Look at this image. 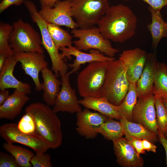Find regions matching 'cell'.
I'll return each instance as SVG.
<instances>
[{
	"instance_id": "18",
	"label": "cell",
	"mask_w": 167,
	"mask_h": 167,
	"mask_svg": "<svg viewBox=\"0 0 167 167\" xmlns=\"http://www.w3.org/2000/svg\"><path fill=\"white\" fill-rule=\"evenodd\" d=\"M157 62L155 52L148 54L143 72L136 84L138 98L144 97L153 94V87Z\"/></svg>"
},
{
	"instance_id": "3",
	"label": "cell",
	"mask_w": 167,
	"mask_h": 167,
	"mask_svg": "<svg viewBox=\"0 0 167 167\" xmlns=\"http://www.w3.org/2000/svg\"><path fill=\"white\" fill-rule=\"evenodd\" d=\"M129 84L125 70L120 60L115 59L109 62L100 97L118 106L127 94Z\"/></svg>"
},
{
	"instance_id": "7",
	"label": "cell",
	"mask_w": 167,
	"mask_h": 167,
	"mask_svg": "<svg viewBox=\"0 0 167 167\" xmlns=\"http://www.w3.org/2000/svg\"><path fill=\"white\" fill-rule=\"evenodd\" d=\"M24 3L33 21L36 24L40 30L42 45L47 51L51 62V70L56 75L65 72L68 68L67 64L64 61V58L59 52V49L52 39L48 29L46 22L41 17L32 2L25 0Z\"/></svg>"
},
{
	"instance_id": "5",
	"label": "cell",
	"mask_w": 167,
	"mask_h": 167,
	"mask_svg": "<svg viewBox=\"0 0 167 167\" xmlns=\"http://www.w3.org/2000/svg\"><path fill=\"white\" fill-rule=\"evenodd\" d=\"M9 39L13 52H36L43 54L41 37L30 24L19 18L13 24Z\"/></svg>"
},
{
	"instance_id": "4",
	"label": "cell",
	"mask_w": 167,
	"mask_h": 167,
	"mask_svg": "<svg viewBox=\"0 0 167 167\" xmlns=\"http://www.w3.org/2000/svg\"><path fill=\"white\" fill-rule=\"evenodd\" d=\"M108 62L89 63L79 72L77 77V85L81 97H100Z\"/></svg>"
},
{
	"instance_id": "19",
	"label": "cell",
	"mask_w": 167,
	"mask_h": 167,
	"mask_svg": "<svg viewBox=\"0 0 167 167\" xmlns=\"http://www.w3.org/2000/svg\"><path fill=\"white\" fill-rule=\"evenodd\" d=\"M18 61L14 55L9 56L0 71V89L14 88L26 94L31 92V85L17 79L13 75L14 68Z\"/></svg>"
},
{
	"instance_id": "17",
	"label": "cell",
	"mask_w": 167,
	"mask_h": 167,
	"mask_svg": "<svg viewBox=\"0 0 167 167\" xmlns=\"http://www.w3.org/2000/svg\"><path fill=\"white\" fill-rule=\"evenodd\" d=\"M113 147L118 163L123 167H142L143 158L125 137L113 141Z\"/></svg>"
},
{
	"instance_id": "14",
	"label": "cell",
	"mask_w": 167,
	"mask_h": 167,
	"mask_svg": "<svg viewBox=\"0 0 167 167\" xmlns=\"http://www.w3.org/2000/svg\"><path fill=\"white\" fill-rule=\"evenodd\" d=\"M148 53L139 48L123 51L119 60L125 68L130 83H137L143 70Z\"/></svg>"
},
{
	"instance_id": "33",
	"label": "cell",
	"mask_w": 167,
	"mask_h": 167,
	"mask_svg": "<svg viewBox=\"0 0 167 167\" xmlns=\"http://www.w3.org/2000/svg\"><path fill=\"white\" fill-rule=\"evenodd\" d=\"M44 153L36 154L32 157L31 162L34 167H52L49 155Z\"/></svg>"
},
{
	"instance_id": "15",
	"label": "cell",
	"mask_w": 167,
	"mask_h": 167,
	"mask_svg": "<svg viewBox=\"0 0 167 167\" xmlns=\"http://www.w3.org/2000/svg\"><path fill=\"white\" fill-rule=\"evenodd\" d=\"M62 51L61 53L64 58H67L71 59V56H74L75 58L72 63L68 64V66L72 68L68 72L70 75L77 72L81 67V66L86 63L94 62H107L115 59L114 57H110L105 55L99 51L95 49H91L89 53L83 52L72 45L67 47L60 48Z\"/></svg>"
},
{
	"instance_id": "1",
	"label": "cell",
	"mask_w": 167,
	"mask_h": 167,
	"mask_svg": "<svg viewBox=\"0 0 167 167\" xmlns=\"http://www.w3.org/2000/svg\"><path fill=\"white\" fill-rule=\"evenodd\" d=\"M137 22V17L132 10L120 4L109 6L96 24L105 38L122 43L135 34Z\"/></svg>"
},
{
	"instance_id": "28",
	"label": "cell",
	"mask_w": 167,
	"mask_h": 167,
	"mask_svg": "<svg viewBox=\"0 0 167 167\" xmlns=\"http://www.w3.org/2000/svg\"><path fill=\"white\" fill-rule=\"evenodd\" d=\"M98 134H100L105 138L113 142L122 137L124 135L123 127L119 121H117L109 117L97 129Z\"/></svg>"
},
{
	"instance_id": "43",
	"label": "cell",
	"mask_w": 167,
	"mask_h": 167,
	"mask_svg": "<svg viewBox=\"0 0 167 167\" xmlns=\"http://www.w3.org/2000/svg\"><path fill=\"white\" fill-rule=\"evenodd\" d=\"M162 100L163 104L167 108V99H162Z\"/></svg>"
},
{
	"instance_id": "29",
	"label": "cell",
	"mask_w": 167,
	"mask_h": 167,
	"mask_svg": "<svg viewBox=\"0 0 167 167\" xmlns=\"http://www.w3.org/2000/svg\"><path fill=\"white\" fill-rule=\"evenodd\" d=\"M47 22L48 30L52 39L58 49L72 45V36L68 32L57 24Z\"/></svg>"
},
{
	"instance_id": "11",
	"label": "cell",
	"mask_w": 167,
	"mask_h": 167,
	"mask_svg": "<svg viewBox=\"0 0 167 167\" xmlns=\"http://www.w3.org/2000/svg\"><path fill=\"white\" fill-rule=\"evenodd\" d=\"M154 94L138 98L132 113V122L140 124L150 131L158 135Z\"/></svg>"
},
{
	"instance_id": "32",
	"label": "cell",
	"mask_w": 167,
	"mask_h": 167,
	"mask_svg": "<svg viewBox=\"0 0 167 167\" xmlns=\"http://www.w3.org/2000/svg\"><path fill=\"white\" fill-rule=\"evenodd\" d=\"M17 126L22 133L37 137L35 122L33 116L29 113H25L19 121Z\"/></svg>"
},
{
	"instance_id": "38",
	"label": "cell",
	"mask_w": 167,
	"mask_h": 167,
	"mask_svg": "<svg viewBox=\"0 0 167 167\" xmlns=\"http://www.w3.org/2000/svg\"><path fill=\"white\" fill-rule=\"evenodd\" d=\"M142 144L145 150L154 153L156 152L157 147L154 143L146 139H142Z\"/></svg>"
},
{
	"instance_id": "25",
	"label": "cell",
	"mask_w": 167,
	"mask_h": 167,
	"mask_svg": "<svg viewBox=\"0 0 167 167\" xmlns=\"http://www.w3.org/2000/svg\"><path fill=\"white\" fill-rule=\"evenodd\" d=\"M138 98L136 84L130 83L128 92L118 106V111L121 118L132 122V112Z\"/></svg>"
},
{
	"instance_id": "27",
	"label": "cell",
	"mask_w": 167,
	"mask_h": 167,
	"mask_svg": "<svg viewBox=\"0 0 167 167\" xmlns=\"http://www.w3.org/2000/svg\"><path fill=\"white\" fill-rule=\"evenodd\" d=\"M167 66L157 62L154 80L153 94L161 99H167Z\"/></svg>"
},
{
	"instance_id": "24",
	"label": "cell",
	"mask_w": 167,
	"mask_h": 167,
	"mask_svg": "<svg viewBox=\"0 0 167 167\" xmlns=\"http://www.w3.org/2000/svg\"><path fill=\"white\" fill-rule=\"evenodd\" d=\"M120 122L124 135L134 136L142 139H146L153 143L158 139V135L150 131L141 124L121 118Z\"/></svg>"
},
{
	"instance_id": "9",
	"label": "cell",
	"mask_w": 167,
	"mask_h": 167,
	"mask_svg": "<svg viewBox=\"0 0 167 167\" xmlns=\"http://www.w3.org/2000/svg\"><path fill=\"white\" fill-rule=\"evenodd\" d=\"M1 137L6 142L18 143L32 149L36 154L45 153L49 149L47 145L39 138L21 132L17 124L6 123L0 127Z\"/></svg>"
},
{
	"instance_id": "23",
	"label": "cell",
	"mask_w": 167,
	"mask_h": 167,
	"mask_svg": "<svg viewBox=\"0 0 167 167\" xmlns=\"http://www.w3.org/2000/svg\"><path fill=\"white\" fill-rule=\"evenodd\" d=\"M148 9L151 15L152 22L148 24L147 28L151 35L152 47L156 49L161 40L165 37L166 22L163 19L161 12L155 11L149 6Z\"/></svg>"
},
{
	"instance_id": "22",
	"label": "cell",
	"mask_w": 167,
	"mask_h": 167,
	"mask_svg": "<svg viewBox=\"0 0 167 167\" xmlns=\"http://www.w3.org/2000/svg\"><path fill=\"white\" fill-rule=\"evenodd\" d=\"M79 101L81 105L87 109L97 111L113 119L119 120L121 118L118 106L111 104L104 97H86L79 100Z\"/></svg>"
},
{
	"instance_id": "42",
	"label": "cell",
	"mask_w": 167,
	"mask_h": 167,
	"mask_svg": "<svg viewBox=\"0 0 167 167\" xmlns=\"http://www.w3.org/2000/svg\"><path fill=\"white\" fill-rule=\"evenodd\" d=\"M8 56L5 54L0 53V71L4 66L6 59Z\"/></svg>"
},
{
	"instance_id": "35",
	"label": "cell",
	"mask_w": 167,
	"mask_h": 167,
	"mask_svg": "<svg viewBox=\"0 0 167 167\" xmlns=\"http://www.w3.org/2000/svg\"><path fill=\"white\" fill-rule=\"evenodd\" d=\"M125 138L135 149L139 154L145 153V150L143 146L142 139L129 135H125Z\"/></svg>"
},
{
	"instance_id": "34",
	"label": "cell",
	"mask_w": 167,
	"mask_h": 167,
	"mask_svg": "<svg viewBox=\"0 0 167 167\" xmlns=\"http://www.w3.org/2000/svg\"><path fill=\"white\" fill-rule=\"evenodd\" d=\"M19 165L12 155L6 153H0V167H19Z\"/></svg>"
},
{
	"instance_id": "36",
	"label": "cell",
	"mask_w": 167,
	"mask_h": 167,
	"mask_svg": "<svg viewBox=\"0 0 167 167\" xmlns=\"http://www.w3.org/2000/svg\"><path fill=\"white\" fill-rule=\"evenodd\" d=\"M128 1L130 0H124ZM149 4L155 11L160 12L161 9L167 6V0H140Z\"/></svg>"
},
{
	"instance_id": "45",
	"label": "cell",
	"mask_w": 167,
	"mask_h": 167,
	"mask_svg": "<svg viewBox=\"0 0 167 167\" xmlns=\"http://www.w3.org/2000/svg\"><path fill=\"white\" fill-rule=\"evenodd\" d=\"M166 33L165 35V37H166L167 38V22L166 23Z\"/></svg>"
},
{
	"instance_id": "26",
	"label": "cell",
	"mask_w": 167,
	"mask_h": 167,
	"mask_svg": "<svg viewBox=\"0 0 167 167\" xmlns=\"http://www.w3.org/2000/svg\"><path fill=\"white\" fill-rule=\"evenodd\" d=\"M3 148L15 158L22 167H31V161L34 154L30 151L22 147L14 145L13 143L6 142L3 144Z\"/></svg>"
},
{
	"instance_id": "37",
	"label": "cell",
	"mask_w": 167,
	"mask_h": 167,
	"mask_svg": "<svg viewBox=\"0 0 167 167\" xmlns=\"http://www.w3.org/2000/svg\"><path fill=\"white\" fill-rule=\"evenodd\" d=\"M24 0H2L0 3V13L13 5L19 6L24 3Z\"/></svg>"
},
{
	"instance_id": "31",
	"label": "cell",
	"mask_w": 167,
	"mask_h": 167,
	"mask_svg": "<svg viewBox=\"0 0 167 167\" xmlns=\"http://www.w3.org/2000/svg\"><path fill=\"white\" fill-rule=\"evenodd\" d=\"M155 104L158 129L163 134L167 130V108L158 96H155Z\"/></svg>"
},
{
	"instance_id": "30",
	"label": "cell",
	"mask_w": 167,
	"mask_h": 167,
	"mask_svg": "<svg viewBox=\"0 0 167 167\" xmlns=\"http://www.w3.org/2000/svg\"><path fill=\"white\" fill-rule=\"evenodd\" d=\"M13 29L12 26L0 22V53L7 56L13 55L14 52L10 47L9 39L11 33Z\"/></svg>"
},
{
	"instance_id": "39",
	"label": "cell",
	"mask_w": 167,
	"mask_h": 167,
	"mask_svg": "<svg viewBox=\"0 0 167 167\" xmlns=\"http://www.w3.org/2000/svg\"><path fill=\"white\" fill-rule=\"evenodd\" d=\"M158 136L160 143L164 148L166 154V164L167 167V139L161 131L158 129Z\"/></svg>"
},
{
	"instance_id": "16",
	"label": "cell",
	"mask_w": 167,
	"mask_h": 167,
	"mask_svg": "<svg viewBox=\"0 0 167 167\" xmlns=\"http://www.w3.org/2000/svg\"><path fill=\"white\" fill-rule=\"evenodd\" d=\"M109 117L85 109L77 113L76 130L81 136L93 139L98 135L96 129Z\"/></svg>"
},
{
	"instance_id": "21",
	"label": "cell",
	"mask_w": 167,
	"mask_h": 167,
	"mask_svg": "<svg viewBox=\"0 0 167 167\" xmlns=\"http://www.w3.org/2000/svg\"><path fill=\"white\" fill-rule=\"evenodd\" d=\"M43 82L41 83L42 97L46 104L53 106L57 96L59 92L62 85L61 80L57 78L52 70L48 67L41 71Z\"/></svg>"
},
{
	"instance_id": "12",
	"label": "cell",
	"mask_w": 167,
	"mask_h": 167,
	"mask_svg": "<svg viewBox=\"0 0 167 167\" xmlns=\"http://www.w3.org/2000/svg\"><path fill=\"white\" fill-rule=\"evenodd\" d=\"M13 55L18 62L20 63L25 73L32 79L36 90L41 91L42 88L39 80V73L48 65L44 54L36 52L18 51L14 52Z\"/></svg>"
},
{
	"instance_id": "20",
	"label": "cell",
	"mask_w": 167,
	"mask_h": 167,
	"mask_svg": "<svg viewBox=\"0 0 167 167\" xmlns=\"http://www.w3.org/2000/svg\"><path fill=\"white\" fill-rule=\"evenodd\" d=\"M29 99L27 94L15 89L13 93L0 105V118L14 119L20 113L23 106Z\"/></svg>"
},
{
	"instance_id": "13",
	"label": "cell",
	"mask_w": 167,
	"mask_h": 167,
	"mask_svg": "<svg viewBox=\"0 0 167 167\" xmlns=\"http://www.w3.org/2000/svg\"><path fill=\"white\" fill-rule=\"evenodd\" d=\"M68 73L61 76L62 85L55 99L53 109L56 113L59 112L73 113L82 110L76 91L71 86Z\"/></svg>"
},
{
	"instance_id": "47",
	"label": "cell",
	"mask_w": 167,
	"mask_h": 167,
	"mask_svg": "<svg viewBox=\"0 0 167 167\" xmlns=\"http://www.w3.org/2000/svg\"></svg>"
},
{
	"instance_id": "8",
	"label": "cell",
	"mask_w": 167,
	"mask_h": 167,
	"mask_svg": "<svg viewBox=\"0 0 167 167\" xmlns=\"http://www.w3.org/2000/svg\"><path fill=\"white\" fill-rule=\"evenodd\" d=\"M71 33L73 37L78 39L73 41V43L79 50H97L110 57H114L119 52L112 47L109 40L103 36L97 27L72 29Z\"/></svg>"
},
{
	"instance_id": "6",
	"label": "cell",
	"mask_w": 167,
	"mask_h": 167,
	"mask_svg": "<svg viewBox=\"0 0 167 167\" xmlns=\"http://www.w3.org/2000/svg\"><path fill=\"white\" fill-rule=\"evenodd\" d=\"M72 17L81 29L96 24L110 6L108 0H71Z\"/></svg>"
},
{
	"instance_id": "41",
	"label": "cell",
	"mask_w": 167,
	"mask_h": 167,
	"mask_svg": "<svg viewBox=\"0 0 167 167\" xmlns=\"http://www.w3.org/2000/svg\"><path fill=\"white\" fill-rule=\"evenodd\" d=\"M41 5V7H52L55 4L60 0H38Z\"/></svg>"
},
{
	"instance_id": "40",
	"label": "cell",
	"mask_w": 167,
	"mask_h": 167,
	"mask_svg": "<svg viewBox=\"0 0 167 167\" xmlns=\"http://www.w3.org/2000/svg\"><path fill=\"white\" fill-rule=\"evenodd\" d=\"M9 92L7 89H0V105H2L10 96Z\"/></svg>"
},
{
	"instance_id": "2",
	"label": "cell",
	"mask_w": 167,
	"mask_h": 167,
	"mask_svg": "<svg viewBox=\"0 0 167 167\" xmlns=\"http://www.w3.org/2000/svg\"><path fill=\"white\" fill-rule=\"evenodd\" d=\"M49 106L40 102L33 103L26 108L25 113L31 114L34 119L36 136L49 148L54 149L61 145L62 134L60 121Z\"/></svg>"
},
{
	"instance_id": "46",
	"label": "cell",
	"mask_w": 167,
	"mask_h": 167,
	"mask_svg": "<svg viewBox=\"0 0 167 167\" xmlns=\"http://www.w3.org/2000/svg\"><path fill=\"white\" fill-rule=\"evenodd\" d=\"M2 0H0V1L1 2Z\"/></svg>"
},
{
	"instance_id": "10",
	"label": "cell",
	"mask_w": 167,
	"mask_h": 167,
	"mask_svg": "<svg viewBox=\"0 0 167 167\" xmlns=\"http://www.w3.org/2000/svg\"><path fill=\"white\" fill-rule=\"evenodd\" d=\"M71 0L58 1L52 7H41L38 11L46 22L73 29L78 28L73 18Z\"/></svg>"
},
{
	"instance_id": "44",
	"label": "cell",
	"mask_w": 167,
	"mask_h": 167,
	"mask_svg": "<svg viewBox=\"0 0 167 167\" xmlns=\"http://www.w3.org/2000/svg\"><path fill=\"white\" fill-rule=\"evenodd\" d=\"M163 134L165 138L167 139V130Z\"/></svg>"
}]
</instances>
